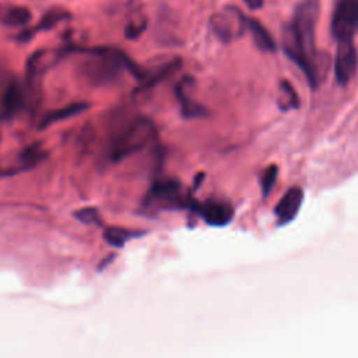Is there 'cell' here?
I'll list each match as a JSON object with an SVG mask.
<instances>
[{
	"mask_svg": "<svg viewBox=\"0 0 358 358\" xmlns=\"http://www.w3.org/2000/svg\"><path fill=\"white\" fill-rule=\"evenodd\" d=\"M90 108V105L87 102H73L70 105H66L63 108H59V109H55V110H50L48 112L39 122V126L38 129L43 130V129H48L49 126L57 123V122H62V120H66V119H70L76 115H80L83 112H85L87 109Z\"/></svg>",
	"mask_w": 358,
	"mask_h": 358,
	"instance_id": "12",
	"label": "cell"
},
{
	"mask_svg": "<svg viewBox=\"0 0 358 358\" xmlns=\"http://www.w3.org/2000/svg\"><path fill=\"white\" fill-rule=\"evenodd\" d=\"M278 106L281 110H285V112L289 109H296L299 106L298 94L288 81H281L280 84Z\"/></svg>",
	"mask_w": 358,
	"mask_h": 358,
	"instance_id": "16",
	"label": "cell"
},
{
	"mask_svg": "<svg viewBox=\"0 0 358 358\" xmlns=\"http://www.w3.org/2000/svg\"><path fill=\"white\" fill-rule=\"evenodd\" d=\"M24 105V91L17 81H11L0 98V119L11 120Z\"/></svg>",
	"mask_w": 358,
	"mask_h": 358,
	"instance_id": "10",
	"label": "cell"
},
{
	"mask_svg": "<svg viewBox=\"0 0 358 358\" xmlns=\"http://www.w3.org/2000/svg\"><path fill=\"white\" fill-rule=\"evenodd\" d=\"M144 204L150 208L193 210L196 201L179 180L173 178H164L152 182L145 194Z\"/></svg>",
	"mask_w": 358,
	"mask_h": 358,
	"instance_id": "3",
	"label": "cell"
},
{
	"mask_svg": "<svg viewBox=\"0 0 358 358\" xmlns=\"http://www.w3.org/2000/svg\"><path fill=\"white\" fill-rule=\"evenodd\" d=\"M303 201V190L299 186L289 187L274 207V215L280 225L291 222L296 215Z\"/></svg>",
	"mask_w": 358,
	"mask_h": 358,
	"instance_id": "8",
	"label": "cell"
},
{
	"mask_svg": "<svg viewBox=\"0 0 358 358\" xmlns=\"http://www.w3.org/2000/svg\"><path fill=\"white\" fill-rule=\"evenodd\" d=\"M277 176H278V168L275 165H270L268 168H266V171L263 172L262 179H260L263 197H267L270 194L271 189L274 187V185L277 182Z\"/></svg>",
	"mask_w": 358,
	"mask_h": 358,
	"instance_id": "18",
	"label": "cell"
},
{
	"mask_svg": "<svg viewBox=\"0 0 358 358\" xmlns=\"http://www.w3.org/2000/svg\"><path fill=\"white\" fill-rule=\"evenodd\" d=\"M74 217L87 225H101L102 220L99 211L95 207H84L74 211Z\"/></svg>",
	"mask_w": 358,
	"mask_h": 358,
	"instance_id": "19",
	"label": "cell"
},
{
	"mask_svg": "<svg viewBox=\"0 0 358 358\" xmlns=\"http://www.w3.org/2000/svg\"><path fill=\"white\" fill-rule=\"evenodd\" d=\"M179 67H180V59H175V60L166 63L157 73H154L151 76H145L143 80V84L138 87V91H144V90H148V88L157 85L159 81L165 80L171 73H173Z\"/></svg>",
	"mask_w": 358,
	"mask_h": 358,
	"instance_id": "15",
	"label": "cell"
},
{
	"mask_svg": "<svg viewBox=\"0 0 358 358\" xmlns=\"http://www.w3.org/2000/svg\"><path fill=\"white\" fill-rule=\"evenodd\" d=\"M246 24H248L249 32L252 34V38H253L255 45H256L262 52H267V53L275 52V48H277V46H275V41L273 39V36L270 35V32L267 31V28H266L260 21L248 17Z\"/></svg>",
	"mask_w": 358,
	"mask_h": 358,
	"instance_id": "13",
	"label": "cell"
},
{
	"mask_svg": "<svg viewBox=\"0 0 358 358\" xmlns=\"http://www.w3.org/2000/svg\"><path fill=\"white\" fill-rule=\"evenodd\" d=\"M193 211L211 227H225L234 218V207L224 200L210 199L201 204L196 203Z\"/></svg>",
	"mask_w": 358,
	"mask_h": 358,
	"instance_id": "7",
	"label": "cell"
},
{
	"mask_svg": "<svg viewBox=\"0 0 358 358\" xmlns=\"http://www.w3.org/2000/svg\"><path fill=\"white\" fill-rule=\"evenodd\" d=\"M0 18L1 22L8 27H24L25 24L29 22L31 13L24 7H13L8 11H6L4 15Z\"/></svg>",
	"mask_w": 358,
	"mask_h": 358,
	"instance_id": "17",
	"label": "cell"
},
{
	"mask_svg": "<svg viewBox=\"0 0 358 358\" xmlns=\"http://www.w3.org/2000/svg\"><path fill=\"white\" fill-rule=\"evenodd\" d=\"M317 0H303L296 4L291 21L282 27L284 53L302 70L310 88H317L326 71V56L316 49Z\"/></svg>",
	"mask_w": 358,
	"mask_h": 358,
	"instance_id": "1",
	"label": "cell"
},
{
	"mask_svg": "<svg viewBox=\"0 0 358 358\" xmlns=\"http://www.w3.org/2000/svg\"><path fill=\"white\" fill-rule=\"evenodd\" d=\"M248 17L235 6H225L210 18V29L221 42H232L248 29Z\"/></svg>",
	"mask_w": 358,
	"mask_h": 358,
	"instance_id": "4",
	"label": "cell"
},
{
	"mask_svg": "<svg viewBox=\"0 0 358 358\" xmlns=\"http://www.w3.org/2000/svg\"><path fill=\"white\" fill-rule=\"evenodd\" d=\"M144 232L141 231H133L127 228H120V227H106L103 229V239L106 243L115 248H123L129 241L143 236Z\"/></svg>",
	"mask_w": 358,
	"mask_h": 358,
	"instance_id": "14",
	"label": "cell"
},
{
	"mask_svg": "<svg viewBox=\"0 0 358 358\" xmlns=\"http://www.w3.org/2000/svg\"><path fill=\"white\" fill-rule=\"evenodd\" d=\"M250 10H259L263 7V0H243Z\"/></svg>",
	"mask_w": 358,
	"mask_h": 358,
	"instance_id": "21",
	"label": "cell"
},
{
	"mask_svg": "<svg viewBox=\"0 0 358 358\" xmlns=\"http://www.w3.org/2000/svg\"><path fill=\"white\" fill-rule=\"evenodd\" d=\"M330 32L337 41L354 38L358 32V0H336L330 18Z\"/></svg>",
	"mask_w": 358,
	"mask_h": 358,
	"instance_id": "5",
	"label": "cell"
},
{
	"mask_svg": "<svg viewBox=\"0 0 358 358\" xmlns=\"http://www.w3.org/2000/svg\"><path fill=\"white\" fill-rule=\"evenodd\" d=\"M193 87V78L192 77H185L175 90L176 98L180 103V109H182V115L187 119H194V117H201V116H207V109L194 102L190 96L189 90Z\"/></svg>",
	"mask_w": 358,
	"mask_h": 358,
	"instance_id": "11",
	"label": "cell"
},
{
	"mask_svg": "<svg viewBox=\"0 0 358 358\" xmlns=\"http://www.w3.org/2000/svg\"><path fill=\"white\" fill-rule=\"evenodd\" d=\"M358 70V50L352 38L340 39L334 57V76L338 85L345 87Z\"/></svg>",
	"mask_w": 358,
	"mask_h": 358,
	"instance_id": "6",
	"label": "cell"
},
{
	"mask_svg": "<svg viewBox=\"0 0 358 358\" xmlns=\"http://www.w3.org/2000/svg\"><path fill=\"white\" fill-rule=\"evenodd\" d=\"M0 138H1V137H0Z\"/></svg>",
	"mask_w": 358,
	"mask_h": 358,
	"instance_id": "22",
	"label": "cell"
},
{
	"mask_svg": "<svg viewBox=\"0 0 358 358\" xmlns=\"http://www.w3.org/2000/svg\"><path fill=\"white\" fill-rule=\"evenodd\" d=\"M46 158V151L42 150L41 143H32L27 145L20 154H18V162L14 166H6L0 168V178L3 176H10V175H17L20 172L32 169L36 166L39 162H42Z\"/></svg>",
	"mask_w": 358,
	"mask_h": 358,
	"instance_id": "9",
	"label": "cell"
},
{
	"mask_svg": "<svg viewBox=\"0 0 358 358\" xmlns=\"http://www.w3.org/2000/svg\"><path fill=\"white\" fill-rule=\"evenodd\" d=\"M144 29H145V21H141L138 24H129L126 28V36L130 39H134L140 36Z\"/></svg>",
	"mask_w": 358,
	"mask_h": 358,
	"instance_id": "20",
	"label": "cell"
},
{
	"mask_svg": "<svg viewBox=\"0 0 358 358\" xmlns=\"http://www.w3.org/2000/svg\"><path fill=\"white\" fill-rule=\"evenodd\" d=\"M155 126L145 117L131 120L110 143L109 157L113 162H119L131 154L143 150L155 138Z\"/></svg>",
	"mask_w": 358,
	"mask_h": 358,
	"instance_id": "2",
	"label": "cell"
}]
</instances>
